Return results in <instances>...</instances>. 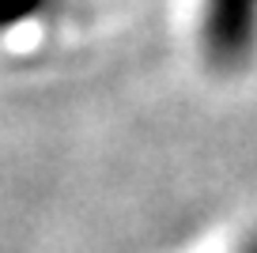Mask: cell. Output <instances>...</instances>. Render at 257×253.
<instances>
[{"mask_svg": "<svg viewBox=\"0 0 257 253\" xmlns=\"http://www.w3.org/2000/svg\"><path fill=\"white\" fill-rule=\"evenodd\" d=\"M201 49L219 72L246 68L257 53V0H201Z\"/></svg>", "mask_w": 257, "mask_h": 253, "instance_id": "1", "label": "cell"}, {"mask_svg": "<svg viewBox=\"0 0 257 253\" xmlns=\"http://www.w3.org/2000/svg\"><path fill=\"white\" fill-rule=\"evenodd\" d=\"M34 8H42V0H0V23H19Z\"/></svg>", "mask_w": 257, "mask_h": 253, "instance_id": "2", "label": "cell"}]
</instances>
